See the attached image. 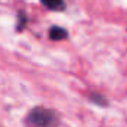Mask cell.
<instances>
[{
  "label": "cell",
  "instance_id": "obj_1",
  "mask_svg": "<svg viewBox=\"0 0 127 127\" xmlns=\"http://www.w3.org/2000/svg\"><path fill=\"white\" fill-rule=\"evenodd\" d=\"M26 123L32 127H54L57 124V114L52 109L36 106L29 112Z\"/></svg>",
  "mask_w": 127,
  "mask_h": 127
},
{
  "label": "cell",
  "instance_id": "obj_2",
  "mask_svg": "<svg viewBox=\"0 0 127 127\" xmlns=\"http://www.w3.org/2000/svg\"><path fill=\"white\" fill-rule=\"evenodd\" d=\"M66 37H67V30L66 29L58 27V26L49 29V39L51 40H63Z\"/></svg>",
  "mask_w": 127,
  "mask_h": 127
},
{
  "label": "cell",
  "instance_id": "obj_3",
  "mask_svg": "<svg viewBox=\"0 0 127 127\" xmlns=\"http://www.w3.org/2000/svg\"><path fill=\"white\" fill-rule=\"evenodd\" d=\"M42 5L51 11H63L64 9V3L63 2H42Z\"/></svg>",
  "mask_w": 127,
  "mask_h": 127
},
{
  "label": "cell",
  "instance_id": "obj_4",
  "mask_svg": "<svg viewBox=\"0 0 127 127\" xmlns=\"http://www.w3.org/2000/svg\"><path fill=\"white\" fill-rule=\"evenodd\" d=\"M24 24H26V14L24 12H20L18 14V27H17V30L21 32L24 29Z\"/></svg>",
  "mask_w": 127,
  "mask_h": 127
},
{
  "label": "cell",
  "instance_id": "obj_5",
  "mask_svg": "<svg viewBox=\"0 0 127 127\" xmlns=\"http://www.w3.org/2000/svg\"><path fill=\"white\" fill-rule=\"evenodd\" d=\"M90 99H91V100H94V102H97L99 105H106V100H105L103 97H100V99H99V97H96V94H91V96H90Z\"/></svg>",
  "mask_w": 127,
  "mask_h": 127
}]
</instances>
